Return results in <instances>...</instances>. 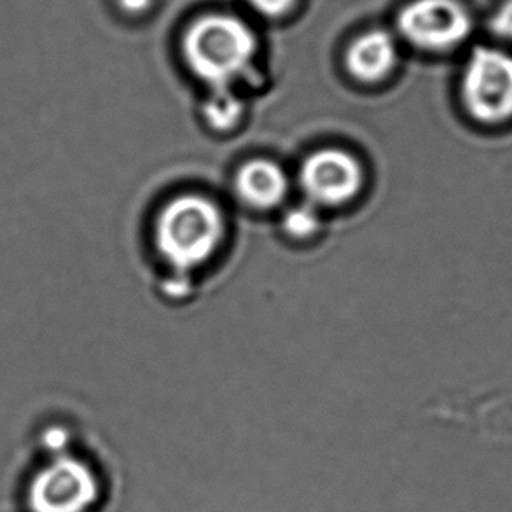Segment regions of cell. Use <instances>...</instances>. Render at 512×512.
I'll return each instance as SVG.
<instances>
[{"instance_id":"cell-14","label":"cell","mask_w":512,"mask_h":512,"mask_svg":"<svg viewBox=\"0 0 512 512\" xmlns=\"http://www.w3.org/2000/svg\"><path fill=\"white\" fill-rule=\"evenodd\" d=\"M154 0H118V6L128 14L146 13L153 6Z\"/></svg>"},{"instance_id":"cell-7","label":"cell","mask_w":512,"mask_h":512,"mask_svg":"<svg viewBox=\"0 0 512 512\" xmlns=\"http://www.w3.org/2000/svg\"><path fill=\"white\" fill-rule=\"evenodd\" d=\"M399 62L397 42L385 30H369L348 46L345 65L360 83H380Z\"/></svg>"},{"instance_id":"cell-2","label":"cell","mask_w":512,"mask_h":512,"mask_svg":"<svg viewBox=\"0 0 512 512\" xmlns=\"http://www.w3.org/2000/svg\"><path fill=\"white\" fill-rule=\"evenodd\" d=\"M224 217L214 201L186 194L161 210L156 245L175 270L189 271L207 263L221 245Z\"/></svg>"},{"instance_id":"cell-1","label":"cell","mask_w":512,"mask_h":512,"mask_svg":"<svg viewBox=\"0 0 512 512\" xmlns=\"http://www.w3.org/2000/svg\"><path fill=\"white\" fill-rule=\"evenodd\" d=\"M182 53L189 70L203 83L214 90L229 88L252 67L256 34L233 14H205L187 28Z\"/></svg>"},{"instance_id":"cell-9","label":"cell","mask_w":512,"mask_h":512,"mask_svg":"<svg viewBox=\"0 0 512 512\" xmlns=\"http://www.w3.org/2000/svg\"><path fill=\"white\" fill-rule=\"evenodd\" d=\"M203 116L214 130H219V132L231 130L242 121V98L236 97L229 88L214 90V93L203 105Z\"/></svg>"},{"instance_id":"cell-5","label":"cell","mask_w":512,"mask_h":512,"mask_svg":"<svg viewBox=\"0 0 512 512\" xmlns=\"http://www.w3.org/2000/svg\"><path fill=\"white\" fill-rule=\"evenodd\" d=\"M402 37L423 51H448L471 35V14L457 0H413L397 16Z\"/></svg>"},{"instance_id":"cell-13","label":"cell","mask_w":512,"mask_h":512,"mask_svg":"<svg viewBox=\"0 0 512 512\" xmlns=\"http://www.w3.org/2000/svg\"><path fill=\"white\" fill-rule=\"evenodd\" d=\"M42 444L46 450L53 451L56 455H62L69 444V432L62 427H49L42 434Z\"/></svg>"},{"instance_id":"cell-10","label":"cell","mask_w":512,"mask_h":512,"mask_svg":"<svg viewBox=\"0 0 512 512\" xmlns=\"http://www.w3.org/2000/svg\"><path fill=\"white\" fill-rule=\"evenodd\" d=\"M284 229L292 238L305 240L317 235L320 229V215L315 210V205H298L285 212Z\"/></svg>"},{"instance_id":"cell-8","label":"cell","mask_w":512,"mask_h":512,"mask_svg":"<svg viewBox=\"0 0 512 512\" xmlns=\"http://www.w3.org/2000/svg\"><path fill=\"white\" fill-rule=\"evenodd\" d=\"M236 191L250 207H278L289 191V180L282 167L270 160L245 163L236 175Z\"/></svg>"},{"instance_id":"cell-11","label":"cell","mask_w":512,"mask_h":512,"mask_svg":"<svg viewBox=\"0 0 512 512\" xmlns=\"http://www.w3.org/2000/svg\"><path fill=\"white\" fill-rule=\"evenodd\" d=\"M490 27H492V32L497 37L512 42V0H506L499 7V11L493 14Z\"/></svg>"},{"instance_id":"cell-4","label":"cell","mask_w":512,"mask_h":512,"mask_svg":"<svg viewBox=\"0 0 512 512\" xmlns=\"http://www.w3.org/2000/svg\"><path fill=\"white\" fill-rule=\"evenodd\" d=\"M100 499V481L90 465L56 455L28 488L30 512H88Z\"/></svg>"},{"instance_id":"cell-3","label":"cell","mask_w":512,"mask_h":512,"mask_svg":"<svg viewBox=\"0 0 512 512\" xmlns=\"http://www.w3.org/2000/svg\"><path fill=\"white\" fill-rule=\"evenodd\" d=\"M465 109L481 125L512 119V55L495 48L474 49L462 77Z\"/></svg>"},{"instance_id":"cell-12","label":"cell","mask_w":512,"mask_h":512,"mask_svg":"<svg viewBox=\"0 0 512 512\" xmlns=\"http://www.w3.org/2000/svg\"><path fill=\"white\" fill-rule=\"evenodd\" d=\"M298 0H249L254 11L263 14L266 18H280L289 13L296 6Z\"/></svg>"},{"instance_id":"cell-6","label":"cell","mask_w":512,"mask_h":512,"mask_svg":"<svg viewBox=\"0 0 512 512\" xmlns=\"http://www.w3.org/2000/svg\"><path fill=\"white\" fill-rule=\"evenodd\" d=\"M364 182V172L352 154L322 149L310 154L299 170V184L312 205L338 207L353 200Z\"/></svg>"}]
</instances>
